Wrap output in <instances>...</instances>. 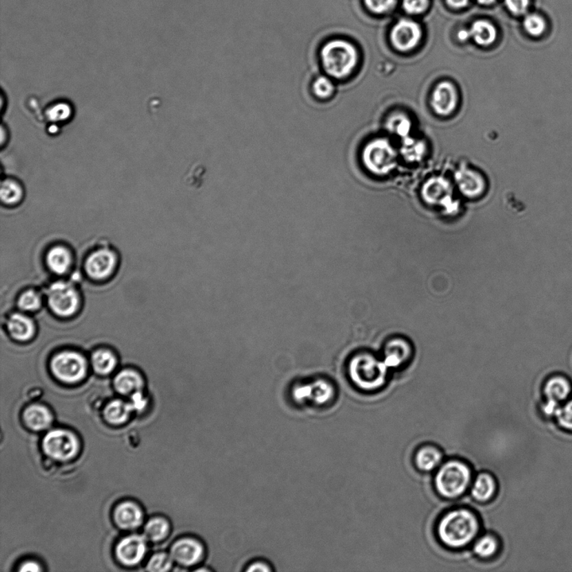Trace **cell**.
<instances>
[{"label":"cell","instance_id":"1","mask_svg":"<svg viewBox=\"0 0 572 572\" xmlns=\"http://www.w3.org/2000/svg\"><path fill=\"white\" fill-rule=\"evenodd\" d=\"M480 530V520L468 509H453L438 521L437 535L445 547L460 549L472 543Z\"/></svg>","mask_w":572,"mask_h":572},{"label":"cell","instance_id":"2","mask_svg":"<svg viewBox=\"0 0 572 572\" xmlns=\"http://www.w3.org/2000/svg\"><path fill=\"white\" fill-rule=\"evenodd\" d=\"M358 59L359 56L355 45L340 39L326 42L320 50L322 68L333 80H345L351 76L357 67Z\"/></svg>","mask_w":572,"mask_h":572},{"label":"cell","instance_id":"3","mask_svg":"<svg viewBox=\"0 0 572 572\" xmlns=\"http://www.w3.org/2000/svg\"><path fill=\"white\" fill-rule=\"evenodd\" d=\"M389 368L382 359L369 352L357 354L349 365V376L358 389L376 391L387 382Z\"/></svg>","mask_w":572,"mask_h":572},{"label":"cell","instance_id":"4","mask_svg":"<svg viewBox=\"0 0 572 572\" xmlns=\"http://www.w3.org/2000/svg\"><path fill=\"white\" fill-rule=\"evenodd\" d=\"M472 482V471L465 462L452 459L439 467L434 478L437 492L445 499H457Z\"/></svg>","mask_w":572,"mask_h":572},{"label":"cell","instance_id":"5","mask_svg":"<svg viewBox=\"0 0 572 572\" xmlns=\"http://www.w3.org/2000/svg\"><path fill=\"white\" fill-rule=\"evenodd\" d=\"M398 154L387 139H378L367 143L362 153V161L369 172L384 176L394 170Z\"/></svg>","mask_w":572,"mask_h":572},{"label":"cell","instance_id":"6","mask_svg":"<svg viewBox=\"0 0 572 572\" xmlns=\"http://www.w3.org/2000/svg\"><path fill=\"white\" fill-rule=\"evenodd\" d=\"M53 375L65 383H76L87 374V361L75 351H62L53 357L50 362Z\"/></svg>","mask_w":572,"mask_h":572},{"label":"cell","instance_id":"7","mask_svg":"<svg viewBox=\"0 0 572 572\" xmlns=\"http://www.w3.org/2000/svg\"><path fill=\"white\" fill-rule=\"evenodd\" d=\"M48 303L50 309L58 316L70 317L79 309L80 298L72 285L58 282L50 286L48 290Z\"/></svg>","mask_w":572,"mask_h":572},{"label":"cell","instance_id":"8","mask_svg":"<svg viewBox=\"0 0 572 572\" xmlns=\"http://www.w3.org/2000/svg\"><path fill=\"white\" fill-rule=\"evenodd\" d=\"M43 449L50 457L67 460L76 453L79 442L71 433L54 430L45 436L43 441Z\"/></svg>","mask_w":572,"mask_h":572},{"label":"cell","instance_id":"9","mask_svg":"<svg viewBox=\"0 0 572 572\" xmlns=\"http://www.w3.org/2000/svg\"><path fill=\"white\" fill-rule=\"evenodd\" d=\"M206 554L205 547L199 539L186 537L177 540L170 551V556L183 566H194L203 562Z\"/></svg>","mask_w":572,"mask_h":572},{"label":"cell","instance_id":"10","mask_svg":"<svg viewBox=\"0 0 572 572\" xmlns=\"http://www.w3.org/2000/svg\"><path fill=\"white\" fill-rule=\"evenodd\" d=\"M413 356V346L406 338L392 337L384 345L382 360L389 369L404 367L410 363Z\"/></svg>","mask_w":572,"mask_h":572},{"label":"cell","instance_id":"11","mask_svg":"<svg viewBox=\"0 0 572 572\" xmlns=\"http://www.w3.org/2000/svg\"><path fill=\"white\" fill-rule=\"evenodd\" d=\"M334 388L326 381H318L313 386H302L294 389L293 398L299 404L311 402L315 406H326L334 399Z\"/></svg>","mask_w":572,"mask_h":572},{"label":"cell","instance_id":"12","mask_svg":"<svg viewBox=\"0 0 572 572\" xmlns=\"http://www.w3.org/2000/svg\"><path fill=\"white\" fill-rule=\"evenodd\" d=\"M422 34V30L416 23L402 19L393 27L391 40L396 49L408 52L418 45Z\"/></svg>","mask_w":572,"mask_h":572},{"label":"cell","instance_id":"13","mask_svg":"<svg viewBox=\"0 0 572 572\" xmlns=\"http://www.w3.org/2000/svg\"><path fill=\"white\" fill-rule=\"evenodd\" d=\"M572 391L569 380L562 376L551 377L544 387L547 398L544 411L549 415H555L559 409V404L569 398Z\"/></svg>","mask_w":572,"mask_h":572},{"label":"cell","instance_id":"14","mask_svg":"<svg viewBox=\"0 0 572 572\" xmlns=\"http://www.w3.org/2000/svg\"><path fill=\"white\" fill-rule=\"evenodd\" d=\"M116 256L108 249H99L92 252L85 262V272L89 277L102 280L109 277L114 271Z\"/></svg>","mask_w":572,"mask_h":572},{"label":"cell","instance_id":"15","mask_svg":"<svg viewBox=\"0 0 572 572\" xmlns=\"http://www.w3.org/2000/svg\"><path fill=\"white\" fill-rule=\"evenodd\" d=\"M431 105L440 116L452 114L458 105V93L453 84L449 81L440 83L434 89Z\"/></svg>","mask_w":572,"mask_h":572},{"label":"cell","instance_id":"16","mask_svg":"<svg viewBox=\"0 0 572 572\" xmlns=\"http://www.w3.org/2000/svg\"><path fill=\"white\" fill-rule=\"evenodd\" d=\"M146 553L145 538L130 535L121 540L116 549V554L121 562L127 566L137 565Z\"/></svg>","mask_w":572,"mask_h":572},{"label":"cell","instance_id":"17","mask_svg":"<svg viewBox=\"0 0 572 572\" xmlns=\"http://www.w3.org/2000/svg\"><path fill=\"white\" fill-rule=\"evenodd\" d=\"M452 187L445 178H431L423 186L422 198L428 204L445 205L452 202Z\"/></svg>","mask_w":572,"mask_h":572},{"label":"cell","instance_id":"18","mask_svg":"<svg viewBox=\"0 0 572 572\" xmlns=\"http://www.w3.org/2000/svg\"><path fill=\"white\" fill-rule=\"evenodd\" d=\"M455 181H456L459 190L467 197H478L484 192V178L480 174L473 170L467 168L458 170L455 174Z\"/></svg>","mask_w":572,"mask_h":572},{"label":"cell","instance_id":"19","mask_svg":"<svg viewBox=\"0 0 572 572\" xmlns=\"http://www.w3.org/2000/svg\"><path fill=\"white\" fill-rule=\"evenodd\" d=\"M7 329L11 337L18 341L29 340L36 332L32 320L22 314L11 315L7 321Z\"/></svg>","mask_w":572,"mask_h":572},{"label":"cell","instance_id":"20","mask_svg":"<svg viewBox=\"0 0 572 572\" xmlns=\"http://www.w3.org/2000/svg\"><path fill=\"white\" fill-rule=\"evenodd\" d=\"M114 519L119 527L126 530L138 527L142 522L143 515L139 506L126 502L116 508Z\"/></svg>","mask_w":572,"mask_h":572},{"label":"cell","instance_id":"21","mask_svg":"<svg viewBox=\"0 0 572 572\" xmlns=\"http://www.w3.org/2000/svg\"><path fill=\"white\" fill-rule=\"evenodd\" d=\"M497 491V482L491 474L481 473L473 481L471 494L478 502H487L493 499Z\"/></svg>","mask_w":572,"mask_h":572},{"label":"cell","instance_id":"22","mask_svg":"<svg viewBox=\"0 0 572 572\" xmlns=\"http://www.w3.org/2000/svg\"><path fill=\"white\" fill-rule=\"evenodd\" d=\"M442 460V451L434 446L422 447L415 455V464L423 472H431L439 468Z\"/></svg>","mask_w":572,"mask_h":572},{"label":"cell","instance_id":"23","mask_svg":"<svg viewBox=\"0 0 572 572\" xmlns=\"http://www.w3.org/2000/svg\"><path fill=\"white\" fill-rule=\"evenodd\" d=\"M25 188L17 178L6 177L2 181L0 197L3 205L15 206L21 203L25 198Z\"/></svg>","mask_w":572,"mask_h":572},{"label":"cell","instance_id":"24","mask_svg":"<svg viewBox=\"0 0 572 572\" xmlns=\"http://www.w3.org/2000/svg\"><path fill=\"white\" fill-rule=\"evenodd\" d=\"M46 263L50 271L58 275L65 274L72 266L71 253L63 247H54L48 252Z\"/></svg>","mask_w":572,"mask_h":572},{"label":"cell","instance_id":"25","mask_svg":"<svg viewBox=\"0 0 572 572\" xmlns=\"http://www.w3.org/2000/svg\"><path fill=\"white\" fill-rule=\"evenodd\" d=\"M143 381L141 376L133 369H124L116 375L114 380L116 390L121 394L128 395L140 391Z\"/></svg>","mask_w":572,"mask_h":572},{"label":"cell","instance_id":"26","mask_svg":"<svg viewBox=\"0 0 572 572\" xmlns=\"http://www.w3.org/2000/svg\"><path fill=\"white\" fill-rule=\"evenodd\" d=\"M24 420L31 429L40 431L46 429L52 422V416L45 407L34 405L25 411Z\"/></svg>","mask_w":572,"mask_h":572},{"label":"cell","instance_id":"27","mask_svg":"<svg viewBox=\"0 0 572 572\" xmlns=\"http://www.w3.org/2000/svg\"><path fill=\"white\" fill-rule=\"evenodd\" d=\"M472 37L478 45L489 46L496 40L497 31L491 23L486 21H477L473 23L469 30Z\"/></svg>","mask_w":572,"mask_h":572},{"label":"cell","instance_id":"28","mask_svg":"<svg viewBox=\"0 0 572 572\" xmlns=\"http://www.w3.org/2000/svg\"><path fill=\"white\" fill-rule=\"evenodd\" d=\"M134 409L133 404L126 403L122 400H114L109 403L105 408L104 416L109 423L119 425L127 421L130 415Z\"/></svg>","mask_w":572,"mask_h":572},{"label":"cell","instance_id":"29","mask_svg":"<svg viewBox=\"0 0 572 572\" xmlns=\"http://www.w3.org/2000/svg\"><path fill=\"white\" fill-rule=\"evenodd\" d=\"M92 364L93 369L100 375H108L116 367V359L114 354L108 349H97L92 354Z\"/></svg>","mask_w":572,"mask_h":572},{"label":"cell","instance_id":"30","mask_svg":"<svg viewBox=\"0 0 572 572\" xmlns=\"http://www.w3.org/2000/svg\"><path fill=\"white\" fill-rule=\"evenodd\" d=\"M336 88L331 77L327 75L318 76L311 85V91L318 100L322 102L332 99Z\"/></svg>","mask_w":572,"mask_h":572},{"label":"cell","instance_id":"31","mask_svg":"<svg viewBox=\"0 0 572 572\" xmlns=\"http://www.w3.org/2000/svg\"><path fill=\"white\" fill-rule=\"evenodd\" d=\"M500 544L491 535H485L478 538L473 544V552L482 559H489L499 551Z\"/></svg>","mask_w":572,"mask_h":572},{"label":"cell","instance_id":"32","mask_svg":"<svg viewBox=\"0 0 572 572\" xmlns=\"http://www.w3.org/2000/svg\"><path fill=\"white\" fill-rule=\"evenodd\" d=\"M426 147L422 141L409 137L404 138L402 152V156L410 162L421 161L425 154Z\"/></svg>","mask_w":572,"mask_h":572},{"label":"cell","instance_id":"33","mask_svg":"<svg viewBox=\"0 0 572 572\" xmlns=\"http://www.w3.org/2000/svg\"><path fill=\"white\" fill-rule=\"evenodd\" d=\"M169 531V523L165 519L155 518L150 520L145 525V535L147 539L159 542L168 535Z\"/></svg>","mask_w":572,"mask_h":572},{"label":"cell","instance_id":"34","mask_svg":"<svg viewBox=\"0 0 572 572\" xmlns=\"http://www.w3.org/2000/svg\"><path fill=\"white\" fill-rule=\"evenodd\" d=\"M387 130L392 132L400 137L407 138L410 133L411 123L407 116L403 114H396L389 119Z\"/></svg>","mask_w":572,"mask_h":572},{"label":"cell","instance_id":"35","mask_svg":"<svg viewBox=\"0 0 572 572\" xmlns=\"http://www.w3.org/2000/svg\"><path fill=\"white\" fill-rule=\"evenodd\" d=\"M524 28L533 37H540L546 32L547 23L539 14L527 15L524 21Z\"/></svg>","mask_w":572,"mask_h":572},{"label":"cell","instance_id":"36","mask_svg":"<svg viewBox=\"0 0 572 572\" xmlns=\"http://www.w3.org/2000/svg\"><path fill=\"white\" fill-rule=\"evenodd\" d=\"M18 305L19 309L22 310L33 312V311H37L40 309L41 306V298L36 291H25L19 298Z\"/></svg>","mask_w":572,"mask_h":572},{"label":"cell","instance_id":"37","mask_svg":"<svg viewBox=\"0 0 572 572\" xmlns=\"http://www.w3.org/2000/svg\"><path fill=\"white\" fill-rule=\"evenodd\" d=\"M46 116H48L49 119L54 122L67 121L72 116V108L67 103L52 104L48 111H46Z\"/></svg>","mask_w":572,"mask_h":572},{"label":"cell","instance_id":"38","mask_svg":"<svg viewBox=\"0 0 572 572\" xmlns=\"http://www.w3.org/2000/svg\"><path fill=\"white\" fill-rule=\"evenodd\" d=\"M555 416L556 420H558V425L563 430L572 433V399L568 400L562 407H559Z\"/></svg>","mask_w":572,"mask_h":572},{"label":"cell","instance_id":"39","mask_svg":"<svg viewBox=\"0 0 572 572\" xmlns=\"http://www.w3.org/2000/svg\"><path fill=\"white\" fill-rule=\"evenodd\" d=\"M172 558L166 554H157L153 556L147 564V569L150 571L163 572L169 571L172 566Z\"/></svg>","mask_w":572,"mask_h":572},{"label":"cell","instance_id":"40","mask_svg":"<svg viewBox=\"0 0 572 572\" xmlns=\"http://www.w3.org/2000/svg\"><path fill=\"white\" fill-rule=\"evenodd\" d=\"M365 3L372 12L382 14L391 9L395 0H365Z\"/></svg>","mask_w":572,"mask_h":572},{"label":"cell","instance_id":"41","mask_svg":"<svg viewBox=\"0 0 572 572\" xmlns=\"http://www.w3.org/2000/svg\"><path fill=\"white\" fill-rule=\"evenodd\" d=\"M429 1L428 0H403V7L407 12L412 14H419L427 9Z\"/></svg>","mask_w":572,"mask_h":572},{"label":"cell","instance_id":"42","mask_svg":"<svg viewBox=\"0 0 572 572\" xmlns=\"http://www.w3.org/2000/svg\"><path fill=\"white\" fill-rule=\"evenodd\" d=\"M508 10L513 14H523L529 9L531 0H504Z\"/></svg>","mask_w":572,"mask_h":572},{"label":"cell","instance_id":"43","mask_svg":"<svg viewBox=\"0 0 572 572\" xmlns=\"http://www.w3.org/2000/svg\"><path fill=\"white\" fill-rule=\"evenodd\" d=\"M274 571L269 564L264 560H255V562L249 564L247 567V572H271Z\"/></svg>","mask_w":572,"mask_h":572},{"label":"cell","instance_id":"44","mask_svg":"<svg viewBox=\"0 0 572 572\" xmlns=\"http://www.w3.org/2000/svg\"><path fill=\"white\" fill-rule=\"evenodd\" d=\"M133 406L134 410H143L146 406V400L143 398L141 393L136 392L133 396Z\"/></svg>","mask_w":572,"mask_h":572},{"label":"cell","instance_id":"45","mask_svg":"<svg viewBox=\"0 0 572 572\" xmlns=\"http://www.w3.org/2000/svg\"><path fill=\"white\" fill-rule=\"evenodd\" d=\"M19 571H41V567L39 566L38 564H37V563H34V562H29L25 563L24 565H23L22 567L21 568V569H19Z\"/></svg>","mask_w":572,"mask_h":572},{"label":"cell","instance_id":"46","mask_svg":"<svg viewBox=\"0 0 572 572\" xmlns=\"http://www.w3.org/2000/svg\"><path fill=\"white\" fill-rule=\"evenodd\" d=\"M10 139V133L8 127L5 126V124H2L1 126V147L2 150L5 147L6 145H7L8 142H9Z\"/></svg>","mask_w":572,"mask_h":572},{"label":"cell","instance_id":"47","mask_svg":"<svg viewBox=\"0 0 572 572\" xmlns=\"http://www.w3.org/2000/svg\"><path fill=\"white\" fill-rule=\"evenodd\" d=\"M469 0H447V5L453 8H464L468 5Z\"/></svg>","mask_w":572,"mask_h":572},{"label":"cell","instance_id":"48","mask_svg":"<svg viewBox=\"0 0 572 572\" xmlns=\"http://www.w3.org/2000/svg\"><path fill=\"white\" fill-rule=\"evenodd\" d=\"M470 37L469 30H461L458 32V38L460 39L461 41H466Z\"/></svg>","mask_w":572,"mask_h":572},{"label":"cell","instance_id":"49","mask_svg":"<svg viewBox=\"0 0 572 572\" xmlns=\"http://www.w3.org/2000/svg\"><path fill=\"white\" fill-rule=\"evenodd\" d=\"M478 3H481V5L489 6L491 5L496 0H478Z\"/></svg>","mask_w":572,"mask_h":572},{"label":"cell","instance_id":"50","mask_svg":"<svg viewBox=\"0 0 572 572\" xmlns=\"http://www.w3.org/2000/svg\"><path fill=\"white\" fill-rule=\"evenodd\" d=\"M5 99H6L5 94H3V92H2V95H1V110H2V114L3 112V109H5V106H3V105H5L6 103Z\"/></svg>","mask_w":572,"mask_h":572}]
</instances>
